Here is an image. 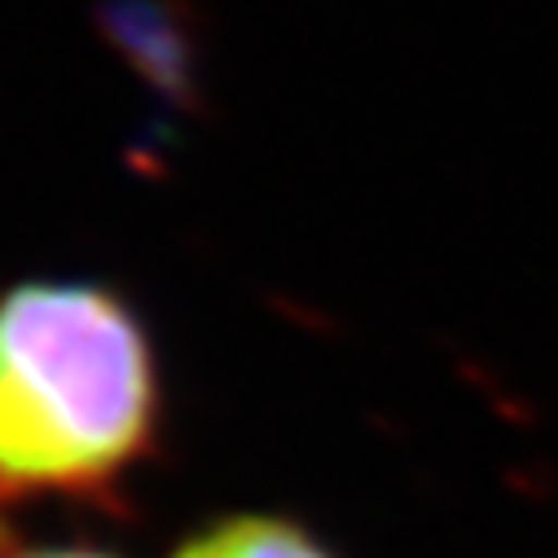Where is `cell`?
<instances>
[{"label": "cell", "mask_w": 558, "mask_h": 558, "mask_svg": "<svg viewBox=\"0 0 558 558\" xmlns=\"http://www.w3.org/2000/svg\"><path fill=\"white\" fill-rule=\"evenodd\" d=\"M155 427V348L114 291L23 282L0 295V493H106L150 453Z\"/></svg>", "instance_id": "cell-1"}, {"label": "cell", "mask_w": 558, "mask_h": 558, "mask_svg": "<svg viewBox=\"0 0 558 558\" xmlns=\"http://www.w3.org/2000/svg\"><path fill=\"white\" fill-rule=\"evenodd\" d=\"M177 558H335L313 532L272 514H238L194 532Z\"/></svg>", "instance_id": "cell-2"}, {"label": "cell", "mask_w": 558, "mask_h": 558, "mask_svg": "<svg viewBox=\"0 0 558 558\" xmlns=\"http://www.w3.org/2000/svg\"><path fill=\"white\" fill-rule=\"evenodd\" d=\"M10 558H114V554H101V549H23Z\"/></svg>", "instance_id": "cell-3"}]
</instances>
